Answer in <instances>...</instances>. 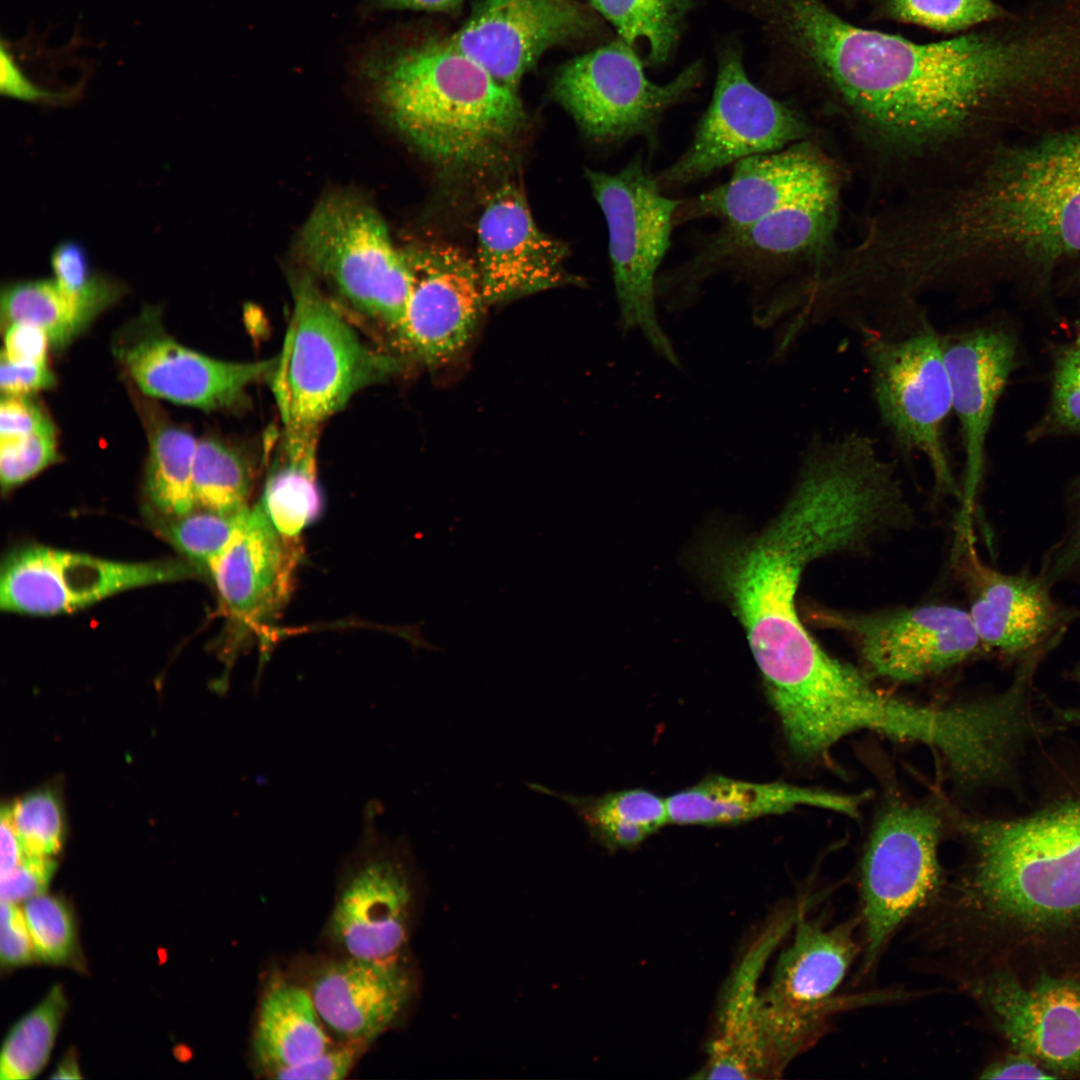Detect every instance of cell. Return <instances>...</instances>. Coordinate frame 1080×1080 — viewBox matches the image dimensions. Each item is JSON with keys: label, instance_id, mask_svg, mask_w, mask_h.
Wrapping results in <instances>:
<instances>
[{"label": "cell", "instance_id": "obj_1", "mask_svg": "<svg viewBox=\"0 0 1080 1080\" xmlns=\"http://www.w3.org/2000/svg\"><path fill=\"white\" fill-rule=\"evenodd\" d=\"M783 59L846 123L874 170L910 191L946 182L1011 117V66L993 21L915 43L862 28L822 0H739Z\"/></svg>", "mask_w": 1080, "mask_h": 1080}, {"label": "cell", "instance_id": "obj_2", "mask_svg": "<svg viewBox=\"0 0 1080 1080\" xmlns=\"http://www.w3.org/2000/svg\"><path fill=\"white\" fill-rule=\"evenodd\" d=\"M1080 255V127L993 146L955 178L873 216L871 276L906 300L989 274L1049 275Z\"/></svg>", "mask_w": 1080, "mask_h": 1080}, {"label": "cell", "instance_id": "obj_3", "mask_svg": "<svg viewBox=\"0 0 1080 1080\" xmlns=\"http://www.w3.org/2000/svg\"><path fill=\"white\" fill-rule=\"evenodd\" d=\"M871 488L828 461L801 466L781 512L760 534L711 546L702 569L743 625L770 703L799 694L831 659L800 620L804 569L855 548L881 530Z\"/></svg>", "mask_w": 1080, "mask_h": 1080}, {"label": "cell", "instance_id": "obj_4", "mask_svg": "<svg viewBox=\"0 0 1080 1080\" xmlns=\"http://www.w3.org/2000/svg\"><path fill=\"white\" fill-rule=\"evenodd\" d=\"M958 824L973 857L955 901L995 960L987 969L1080 976V796Z\"/></svg>", "mask_w": 1080, "mask_h": 1080}, {"label": "cell", "instance_id": "obj_5", "mask_svg": "<svg viewBox=\"0 0 1080 1080\" xmlns=\"http://www.w3.org/2000/svg\"><path fill=\"white\" fill-rule=\"evenodd\" d=\"M367 66L394 126L442 167L489 163L524 125L517 92L495 80L449 36L403 44Z\"/></svg>", "mask_w": 1080, "mask_h": 1080}, {"label": "cell", "instance_id": "obj_6", "mask_svg": "<svg viewBox=\"0 0 1080 1080\" xmlns=\"http://www.w3.org/2000/svg\"><path fill=\"white\" fill-rule=\"evenodd\" d=\"M293 311L269 378L283 430L319 431L354 394L404 367L368 345L308 277L293 287Z\"/></svg>", "mask_w": 1080, "mask_h": 1080}, {"label": "cell", "instance_id": "obj_7", "mask_svg": "<svg viewBox=\"0 0 1080 1080\" xmlns=\"http://www.w3.org/2000/svg\"><path fill=\"white\" fill-rule=\"evenodd\" d=\"M841 181L744 226H723L681 269L657 281L658 296L681 307L710 276L732 272L755 289L797 269L804 280L836 255ZM803 280V281H804Z\"/></svg>", "mask_w": 1080, "mask_h": 1080}, {"label": "cell", "instance_id": "obj_8", "mask_svg": "<svg viewBox=\"0 0 1080 1080\" xmlns=\"http://www.w3.org/2000/svg\"><path fill=\"white\" fill-rule=\"evenodd\" d=\"M805 904L791 943L779 955L768 986L760 991L761 1027L779 1075L819 1039L832 1016L889 998L883 993L837 994L860 953L854 936L858 920L829 927L808 918Z\"/></svg>", "mask_w": 1080, "mask_h": 1080}, {"label": "cell", "instance_id": "obj_9", "mask_svg": "<svg viewBox=\"0 0 1080 1080\" xmlns=\"http://www.w3.org/2000/svg\"><path fill=\"white\" fill-rule=\"evenodd\" d=\"M299 251L314 272L392 343L402 324L411 276L381 215L366 201L336 193L312 210Z\"/></svg>", "mask_w": 1080, "mask_h": 1080}, {"label": "cell", "instance_id": "obj_10", "mask_svg": "<svg viewBox=\"0 0 1080 1080\" xmlns=\"http://www.w3.org/2000/svg\"><path fill=\"white\" fill-rule=\"evenodd\" d=\"M606 220L609 257L623 332L639 330L654 351L679 367L656 312L657 272L670 246L681 202L665 195L640 154L616 173L586 169Z\"/></svg>", "mask_w": 1080, "mask_h": 1080}, {"label": "cell", "instance_id": "obj_11", "mask_svg": "<svg viewBox=\"0 0 1080 1080\" xmlns=\"http://www.w3.org/2000/svg\"><path fill=\"white\" fill-rule=\"evenodd\" d=\"M864 349L880 418L898 447L925 457L938 494H959L945 443L953 412L942 335L920 317L903 336L864 332Z\"/></svg>", "mask_w": 1080, "mask_h": 1080}, {"label": "cell", "instance_id": "obj_12", "mask_svg": "<svg viewBox=\"0 0 1080 1080\" xmlns=\"http://www.w3.org/2000/svg\"><path fill=\"white\" fill-rule=\"evenodd\" d=\"M702 78V65L694 62L670 81L655 83L633 45L618 38L560 66L552 95L594 141L644 138L654 145L664 113L698 88Z\"/></svg>", "mask_w": 1080, "mask_h": 1080}, {"label": "cell", "instance_id": "obj_13", "mask_svg": "<svg viewBox=\"0 0 1080 1080\" xmlns=\"http://www.w3.org/2000/svg\"><path fill=\"white\" fill-rule=\"evenodd\" d=\"M942 821L927 806L896 803L877 818L860 874L863 971L873 969L898 928L941 885Z\"/></svg>", "mask_w": 1080, "mask_h": 1080}, {"label": "cell", "instance_id": "obj_14", "mask_svg": "<svg viewBox=\"0 0 1080 1080\" xmlns=\"http://www.w3.org/2000/svg\"><path fill=\"white\" fill-rule=\"evenodd\" d=\"M808 122L748 77L741 52L720 56L711 102L687 149L655 175L662 191L702 180L750 156L783 149L811 136Z\"/></svg>", "mask_w": 1080, "mask_h": 1080}, {"label": "cell", "instance_id": "obj_15", "mask_svg": "<svg viewBox=\"0 0 1080 1080\" xmlns=\"http://www.w3.org/2000/svg\"><path fill=\"white\" fill-rule=\"evenodd\" d=\"M815 622L846 634L875 676L911 683L987 654L968 611L925 605L885 612L817 609Z\"/></svg>", "mask_w": 1080, "mask_h": 1080}, {"label": "cell", "instance_id": "obj_16", "mask_svg": "<svg viewBox=\"0 0 1080 1080\" xmlns=\"http://www.w3.org/2000/svg\"><path fill=\"white\" fill-rule=\"evenodd\" d=\"M188 562H124L42 545L11 552L0 574V607L31 616L71 613L134 588L198 575Z\"/></svg>", "mask_w": 1080, "mask_h": 1080}, {"label": "cell", "instance_id": "obj_17", "mask_svg": "<svg viewBox=\"0 0 1080 1080\" xmlns=\"http://www.w3.org/2000/svg\"><path fill=\"white\" fill-rule=\"evenodd\" d=\"M1013 1051L1054 1078H1080V977L1022 978L1001 968L981 970L964 984Z\"/></svg>", "mask_w": 1080, "mask_h": 1080}, {"label": "cell", "instance_id": "obj_18", "mask_svg": "<svg viewBox=\"0 0 1080 1080\" xmlns=\"http://www.w3.org/2000/svg\"><path fill=\"white\" fill-rule=\"evenodd\" d=\"M411 285L393 348L404 361L447 363L474 335L487 305L475 260L444 243L402 249Z\"/></svg>", "mask_w": 1080, "mask_h": 1080}, {"label": "cell", "instance_id": "obj_19", "mask_svg": "<svg viewBox=\"0 0 1080 1080\" xmlns=\"http://www.w3.org/2000/svg\"><path fill=\"white\" fill-rule=\"evenodd\" d=\"M382 805L370 801L356 860L350 866L328 922L330 938L348 956L397 958L406 939L411 886L402 860V841L381 834L376 819Z\"/></svg>", "mask_w": 1080, "mask_h": 1080}, {"label": "cell", "instance_id": "obj_20", "mask_svg": "<svg viewBox=\"0 0 1080 1080\" xmlns=\"http://www.w3.org/2000/svg\"><path fill=\"white\" fill-rule=\"evenodd\" d=\"M299 538L281 534L259 504L249 507L209 569L227 620V665L247 638L269 633L292 591Z\"/></svg>", "mask_w": 1080, "mask_h": 1080}, {"label": "cell", "instance_id": "obj_21", "mask_svg": "<svg viewBox=\"0 0 1080 1080\" xmlns=\"http://www.w3.org/2000/svg\"><path fill=\"white\" fill-rule=\"evenodd\" d=\"M974 539L958 544L970 591L969 614L988 653L1018 664L1048 655L1080 620V608L1058 601L1038 572L1005 573L985 564Z\"/></svg>", "mask_w": 1080, "mask_h": 1080}, {"label": "cell", "instance_id": "obj_22", "mask_svg": "<svg viewBox=\"0 0 1080 1080\" xmlns=\"http://www.w3.org/2000/svg\"><path fill=\"white\" fill-rule=\"evenodd\" d=\"M591 9L575 0H480L449 36L495 80L516 91L550 48L598 32Z\"/></svg>", "mask_w": 1080, "mask_h": 1080}, {"label": "cell", "instance_id": "obj_23", "mask_svg": "<svg viewBox=\"0 0 1080 1080\" xmlns=\"http://www.w3.org/2000/svg\"><path fill=\"white\" fill-rule=\"evenodd\" d=\"M120 338L114 354L143 393L205 411L241 405L248 389L269 379L277 358L230 362L191 350L159 329Z\"/></svg>", "mask_w": 1080, "mask_h": 1080}, {"label": "cell", "instance_id": "obj_24", "mask_svg": "<svg viewBox=\"0 0 1080 1080\" xmlns=\"http://www.w3.org/2000/svg\"><path fill=\"white\" fill-rule=\"evenodd\" d=\"M477 243L475 263L487 305L571 281L565 269L567 247L537 226L514 183L500 186L485 201Z\"/></svg>", "mask_w": 1080, "mask_h": 1080}, {"label": "cell", "instance_id": "obj_25", "mask_svg": "<svg viewBox=\"0 0 1080 1080\" xmlns=\"http://www.w3.org/2000/svg\"><path fill=\"white\" fill-rule=\"evenodd\" d=\"M837 181L836 163L809 138L738 161L727 182L681 200L674 225L713 218L723 226H744Z\"/></svg>", "mask_w": 1080, "mask_h": 1080}, {"label": "cell", "instance_id": "obj_26", "mask_svg": "<svg viewBox=\"0 0 1080 1080\" xmlns=\"http://www.w3.org/2000/svg\"><path fill=\"white\" fill-rule=\"evenodd\" d=\"M952 409L962 436L965 464L959 529L972 527L983 478L985 445L998 399L1014 367L1016 343L999 328L980 327L942 335Z\"/></svg>", "mask_w": 1080, "mask_h": 1080}, {"label": "cell", "instance_id": "obj_27", "mask_svg": "<svg viewBox=\"0 0 1080 1080\" xmlns=\"http://www.w3.org/2000/svg\"><path fill=\"white\" fill-rule=\"evenodd\" d=\"M802 903L771 919L734 969L697 1079L777 1078L760 1022L759 980L767 960L793 929Z\"/></svg>", "mask_w": 1080, "mask_h": 1080}, {"label": "cell", "instance_id": "obj_28", "mask_svg": "<svg viewBox=\"0 0 1080 1080\" xmlns=\"http://www.w3.org/2000/svg\"><path fill=\"white\" fill-rule=\"evenodd\" d=\"M309 991L324 1024L345 1041L368 1044L400 1015L411 980L398 958L348 956L322 967Z\"/></svg>", "mask_w": 1080, "mask_h": 1080}, {"label": "cell", "instance_id": "obj_29", "mask_svg": "<svg viewBox=\"0 0 1080 1080\" xmlns=\"http://www.w3.org/2000/svg\"><path fill=\"white\" fill-rule=\"evenodd\" d=\"M666 799L670 824L723 826L787 813L802 806L857 817L865 795L712 775Z\"/></svg>", "mask_w": 1080, "mask_h": 1080}, {"label": "cell", "instance_id": "obj_30", "mask_svg": "<svg viewBox=\"0 0 1080 1080\" xmlns=\"http://www.w3.org/2000/svg\"><path fill=\"white\" fill-rule=\"evenodd\" d=\"M310 991L278 979L259 1005L252 1048L269 1076L306 1062L331 1047Z\"/></svg>", "mask_w": 1080, "mask_h": 1080}, {"label": "cell", "instance_id": "obj_31", "mask_svg": "<svg viewBox=\"0 0 1080 1080\" xmlns=\"http://www.w3.org/2000/svg\"><path fill=\"white\" fill-rule=\"evenodd\" d=\"M319 431L283 430L259 504L284 536L299 538L321 510L316 452Z\"/></svg>", "mask_w": 1080, "mask_h": 1080}, {"label": "cell", "instance_id": "obj_32", "mask_svg": "<svg viewBox=\"0 0 1080 1080\" xmlns=\"http://www.w3.org/2000/svg\"><path fill=\"white\" fill-rule=\"evenodd\" d=\"M529 787L567 803L582 820L591 839L609 851L635 848L670 824L667 799L646 789L579 796L536 783H530Z\"/></svg>", "mask_w": 1080, "mask_h": 1080}, {"label": "cell", "instance_id": "obj_33", "mask_svg": "<svg viewBox=\"0 0 1080 1080\" xmlns=\"http://www.w3.org/2000/svg\"><path fill=\"white\" fill-rule=\"evenodd\" d=\"M198 440L174 425L156 428L149 439L145 492L153 512L184 515L196 508L193 463Z\"/></svg>", "mask_w": 1080, "mask_h": 1080}, {"label": "cell", "instance_id": "obj_34", "mask_svg": "<svg viewBox=\"0 0 1080 1080\" xmlns=\"http://www.w3.org/2000/svg\"><path fill=\"white\" fill-rule=\"evenodd\" d=\"M619 38L630 45L645 40L652 66L665 64L677 47L686 16L694 0H589Z\"/></svg>", "mask_w": 1080, "mask_h": 1080}, {"label": "cell", "instance_id": "obj_35", "mask_svg": "<svg viewBox=\"0 0 1080 1080\" xmlns=\"http://www.w3.org/2000/svg\"><path fill=\"white\" fill-rule=\"evenodd\" d=\"M0 312L5 326L27 322L42 328L53 348L68 345L92 320L54 279L22 281L3 288Z\"/></svg>", "mask_w": 1080, "mask_h": 1080}, {"label": "cell", "instance_id": "obj_36", "mask_svg": "<svg viewBox=\"0 0 1080 1080\" xmlns=\"http://www.w3.org/2000/svg\"><path fill=\"white\" fill-rule=\"evenodd\" d=\"M254 472L248 458L238 449L214 439L198 440L193 463V493L196 507L223 513L249 507Z\"/></svg>", "mask_w": 1080, "mask_h": 1080}, {"label": "cell", "instance_id": "obj_37", "mask_svg": "<svg viewBox=\"0 0 1080 1080\" xmlns=\"http://www.w3.org/2000/svg\"><path fill=\"white\" fill-rule=\"evenodd\" d=\"M68 1007L61 985L17 1021L7 1034L0 1057L1 1080L34 1078L45 1067Z\"/></svg>", "mask_w": 1080, "mask_h": 1080}, {"label": "cell", "instance_id": "obj_38", "mask_svg": "<svg viewBox=\"0 0 1080 1080\" xmlns=\"http://www.w3.org/2000/svg\"><path fill=\"white\" fill-rule=\"evenodd\" d=\"M247 509L223 513L196 507L181 516L157 515L156 528L198 573L209 574L211 565L228 546Z\"/></svg>", "mask_w": 1080, "mask_h": 1080}, {"label": "cell", "instance_id": "obj_39", "mask_svg": "<svg viewBox=\"0 0 1080 1080\" xmlns=\"http://www.w3.org/2000/svg\"><path fill=\"white\" fill-rule=\"evenodd\" d=\"M23 912L38 960L85 969L74 912L63 897L45 893L34 896L25 901Z\"/></svg>", "mask_w": 1080, "mask_h": 1080}, {"label": "cell", "instance_id": "obj_40", "mask_svg": "<svg viewBox=\"0 0 1080 1080\" xmlns=\"http://www.w3.org/2000/svg\"><path fill=\"white\" fill-rule=\"evenodd\" d=\"M1010 13L994 0H880L879 18L955 33L1005 18Z\"/></svg>", "mask_w": 1080, "mask_h": 1080}, {"label": "cell", "instance_id": "obj_41", "mask_svg": "<svg viewBox=\"0 0 1080 1080\" xmlns=\"http://www.w3.org/2000/svg\"><path fill=\"white\" fill-rule=\"evenodd\" d=\"M7 809L24 856L53 858L59 852L64 839V816L54 791H34Z\"/></svg>", "mask_w": 1080, "mask_h": 1080}, {"label": "cell", "instance_id": "obj_42", "mask_svg": "<svg viewBox=\"0 0 1080 1080\" xmlns=\"http://www.w3.org/2000/svg\"><path fill=\"white\" fill-rule=\"evenodd\" d=\"M54 280L92 319L121 294V286L91 270L87 253L78 243H60L51 255Z\"/></svg>", "mask_w": 1080, "mask_h": 1080}, {"label": "cell", "instance_id": "obj_43", "mask_svg": "<svg viewBox=\"0 0 1080 1080\" xmlns=\"http://www.w3.org/2000/svg\"><path fill=\"white\" fill-rule=\"evenodd\" d=\"M59 457L55 427L0 442V483L8 492L55 463Z\"/></svg>", "mask_w": 1080, "mask_h": 1080}, {"label": "cell", "instance_id": "obj_44", "mask_svg": "<svg viewBox=\"0 0 1080 1080\" xmlns=\"http://www.w3.org/2000/svg\"><path fill=\"white\" fill-rule=\"evenodd\" d=\"M1062 534L1042 557L1039 573L1052 586L1073 583L1080 586V481L1065 512Z\"/></svg>", "mask_w": 1080, "mask_h": 1080}, {"label": "cell", "instance_id": "obj_45", "mask_svg": "<svg viewBox=\"0 0 1080 1080\" xmlns=\"http://www.w3.org/2000/svg\"><path fill=\"white\" fill-rule=\"evenodd\" d=\"M1051 406L1059 426L1080 432V345L1064 350L1057 359Z\"/></svg>", "mask_w": 1080, "mask_h": 1080}, {"label": "cell", "instance_id": "obj_46", "mask_svg": "<svg viewBox=\"0 0 1080 1080\" xmlns=\"http://www.w3.org/2000/svg\"><path fill=\"white\" fill-rule=\"evenodd\" d=\"M367 1045L365 1042L345 1041L339 1046L329 1047L306 1062L278 1070L270 1077L289 1080H341L352 1070L362 1049Z\"/></svg>", "mask_w": 1080, "mask_h": 1080}, {"label": "cell", "instance_id": "obj_47", "mask_svg": "<svg viewBox=\"0 0 1080 1080\" xmlns=\"http://www.w3.org/2000/svg\"><path fill=\"white\" fill-rule=\"evenodd\" d=\"M0 955L2 968L32 963L36 958L23 910L16 903L1 900Z\"/></svg>", "mask_w": 1080, "mask_h": 1080}, {"label": "cell", "instance_id": "obj_48", "mask_svg": "<svg viewBox=\"0 0 1080 1080\" xmlns=\"http://www.w3.org/2000/svg\"><path fill=\"white\" fill-rule=\"evenodd\" d=\"M55 868L53 858L24 856L16 868L1 875V900L17 903L45 893Z\"/></svg>", "mask_w": 1080, "mask_h": 1080}, {"label": "cell", "instance_id": "obj_49", "mask_svg": "<svg viewBox=\"0 0 1080 1080\" xmlns=\"http://www.w3.org/2000/svg\"><path fill=\"white\" fill-rule=\"evenodd\" d=\"M52 426L50 419L27 396H2L0 442L21 439Z\"/></svg>", "mask_w": 1080, "mask_h": 1080}, {"label": "cell", "instance_id": "obj_50", "mask_svg": "<svg viewBox=\"0 0 1080 1080\" xmlns=\"http://www.w3.org/2000/svg\"><path fill=\"white\" fill-rule=\"evenodd\" d=\"M47 333L27 322H14L6 326L1 356L13 362H47L50 347Z\"/></svg>", "mask_w": 1080, "mask_h": 1080}, {"label": "cell", "instance_id": "obj_51", "mask_svg": "<svg viewBox=\"0 0 1080 1080\" xmlns=\"http://www.w3.org/2000/svg\"><path fill=\"white\" fill-rule=\"evenodd\" d=\"M55 377L47 362L19 363L1 356L0 388L2 395L27 396L54 385Z\"/></svg>", "mask_w": 1080, "mask_h": 1080}, {"label": "cell", "instance_id": "obj_52", "mask_svg": "<svg viewBox=\"0 0 1080 1080\" xmlns=\"http://www.w3.org/2000/svg\"><path fill=\"white\" fill-rule=\"evenodd\" d=\"M0 90L4 96L31 102H53L68 97V94L46 91L36 86L25 75L4 42L0 50Z\"/></svg>", "mask_w": 1080, "mask_h": 1080}, {"label": "cell", "instance_id": "obj_53", "mask_svg": "<svg viewBox=\"0 0 1080 1080\" xmlns=\"http://www.w3.org/2000/svg\"><path fill=\"white\" fill-rule=\"evenodd\" d=\"M979 1077L982 1079H1055L1034 1059L1015 1051L989 1064Z\"/></svg>", "mask_w": 1080, "mask_h": 1080}, {"label": "cell", "instance_id": "obj_54", "mask_svg": "<svg viewBox=\"0 0 1080 1080\" xmlns=\"http://www.w3.org/2000/svg\"><path fill=\"white\" fill-rule=\"evenodd\" d=\"M24 858V851L20 840L11 823L8 809L1 812V875L16 868Z\"/></svg>", "mask_w": 1080, "mask_h": 1080}, {"label": "cell", "instance_id": "obj_55", "mask_svg": "<svg viewBox=\"0 0 1080 1080\" xmlns=\"http://www.w3.org/2000/svg\"><path fill=\"white\" fill-rule=\"evenodd\" d=\"M465 0H377V7L390 10H415L449 13L462 6Z\"/></svg>", "mask_w": 1080, "mask_h": 1080}, {"label": "cell", "instance_id": "obj_56", "mask_svg": "<svg viewBox=\"0 0 1080 1080\" xmlns=\"http://www.w3.org/2000/svg\"><path fill=\"white\" fill-rule=\"evenodd\" d=\"M1071 677L1080 687V662L1072 671ZM1049 706L1057 721L1080 727V707L1059 708L1051 704Z\"/></svg>", "mask_w": 1080, "mask_h": 1080}, {"label": "cell", "instance_id": "obj_57", "mask_svg": "<svg viewBox=\"0 0 1080 1080\" xmlns=\"http://www.w3.org/2000/svg\"><path fill=\"white\" fill-rule=\"evenodd\" d=\"M80 1070L76 1061L75 1055L72 1051L67 1054L59 1063L52 1078H65V1079H77L80 1078Z\"/></svg>", "mask_w": 1080, "mask_h": 1080}, {"label": "cell", "instance_id": "obj_58", "mask_svg": "<svg viewBox=\"0 0 1080 1080\" xmlns=\"http://www.w3.org/2000/svg\"><path fill=\"white\" fill-rule=\"evenodd\" d=\"M1076 344L1080 345V324H1079V332H1078Z\"/></svg>", "mask_w": 1080, "mask_h": 1080}]
</instances>
